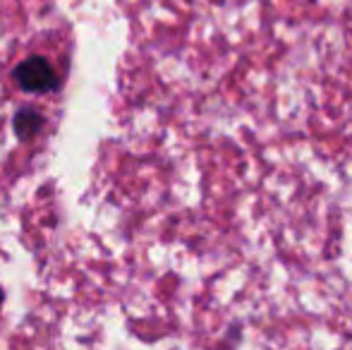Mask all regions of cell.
Instances as JSON below:
<instances>
[{
	"mask_svg": "<svg viewBox=\"0 0 352 350\" xmlns=\"http://www.w3.org/2000/svg\"><path fill=\"white\" fill-rule=\"evenodd\" d=\"M14 132H17V137L22 142H29V140H34V137L41 132V127H43V118L38 116L34 108H22V111L14 116Z\"/></svg>",
	"mask_w": 352,
	"mask_h": 350,
	"instance_id": "obj_2",
	"label": "cell"
},
{
	"mask_svg": "<svg viewBox=\"0 0 352 350\" xmlns=\"http://www.w3.org/2000/svg\"><path fill=\"white\" fill-rule=\"evenodd\" d=\"M14 80L24 91L32 94H46L58 87V75L53 65L43 56H29L14 67Z\"/></svg>",
	"mask_w": 352,
	"mask_h": 350,
	"instance_id": "obj_1",
	"label": "cell"
},
{
	"mask_svg": "<svg viewBox=\"0 0 352 350\" xmlns=\"http://www.w3.org/2000/svg\"><path fill=\"white\" fill-rule=\"evenodd\" d=\"M0 303H3V290H0Z\"/></svg>",
	"mask_w": 352,
	"mask_h": 350,
	"instance_id": "obj_3",
	"label": "cell"
}]
</instances>
